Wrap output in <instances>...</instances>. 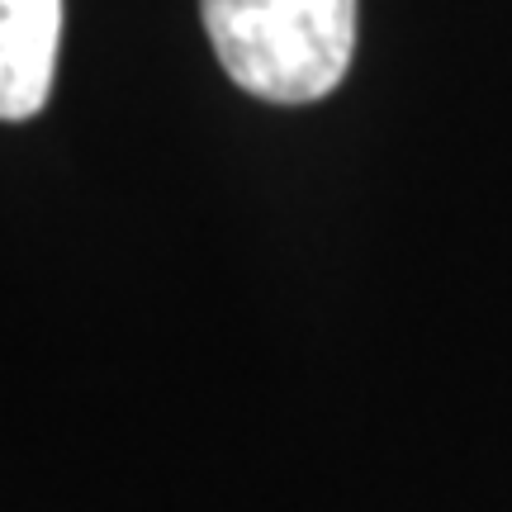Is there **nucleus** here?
Returning a JSON list of instances; mask_svg holds the SVG:
<instances>
[{
    "label": "nucleus",
    "instance_id": "nucleus-1",
    "mask_svg": "<svg viewBox=\"0 0 512 512\" xmlns=\"http://www.w3.org/2000/svg\"><path fill=\"white\" fill-rule=\"evenodd\" d=\"M200 10L223 72L261 100H323L351 67L356 0H200Z\"/></svg>",
    "mask_w": 512,
    "mask_h": 512
},
{
    "label": "nucleus",
    "instance_id": "nucleus-2",
    "mask_svg": "<svg viewBox=\"0 0 512 512\" xmlns=\"http://www.w3.org/2000/svg\"><path fill=\"white\" fill-rule=\"evenodd\" d=\"M62 0H0V119L43 110L57 67Z\"/></svg>",
    "mask_w": 512,
    "mask_h": 512
}]
</instances>
